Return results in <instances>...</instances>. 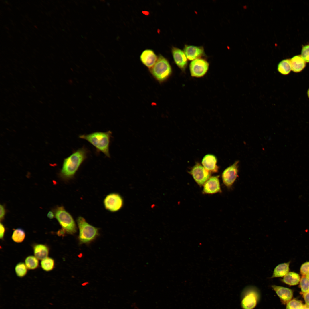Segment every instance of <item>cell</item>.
I'll use <instances>...</instances> for the list:
<instances>
[{
	"label": "cell",
	"instance_id": "1",
	"mask_svg": "<svg viewBox=\"0 0 309 309\" xmlns=\"http://www.w3.org/2000/svg\"><path fill=\"white\" fill-rule=\"evenodd\" d=\"M88 153V149L83 146L65 158L60 171L61 177L66 179L73 177L81 165L87 158Z\"/></svg>",
	"mask_w": 309,
	"mask_h": 309
},
{
	"label": "cell",
	"instance_id": "2",
	"mask_svg": "<svg viewBox=\"0 0 309 309\" xmlns=\"http://www.w3.org/2000/svg\"><path fill=\"white\" fill-rule=\"evenodd\" d=\"M112 132H97L89 134L80 135L79 138L85 140L93 146L98 152H102L110 158L109 148Z\"/></svg>",
	"mask_w": 309,
	"mask_h": 309
},
{
	"label": "cell",
	"instance_id": "3",
	"mask_svg": "<svg viewBox=\"0 0 309 309\" xmlns=\"http://www.w3.org/2000/svg\"><path fill=\"white\" fill-rule=\"evenodd\" d=\"M54 213L56 218L62 227L61 229L57 232L58 235H73L76 232L77 227L74 219L64 207H57Z\"/></svg>",
	"mask_w": 309,
	"mask_h": 309
},
{
	"label": "cell",
	"instance_id": "4",
	"mask_svg": "<svg viewBox=\"0 0 309 309\" xmlns=\"http://www.w3.org/2000/svg\"><path fill=\"white\" fill-rule=\"evenodd\" d=\"M153 78L160 84L167 80L171 76L172 70L168 60L159 54L154 66L149 69Z\"/></svg>",
	"mask_w": 309,
	"mask_h": 309
},
{
	"label": "cell",
	"instance_id": "5",
	"mask_svg": "<svg viewBox=\"0 0 309 309\" xmlns=\"http://www.w3.org/2000/svg\"><path fill=\"white\" fill-rule=\"evenodd\" d=\"M77 221L79 229L78 240L80 244L89 243L99 235V229L88 223L83 217H79Z\"/></svg>",
	"mask_w": 309,
	"mask_h": 309
},
{
	"label": "cell",
	"instance_id": "6",
	"mask_svg": "<svg viewBox=\"0 0 309 309\" xmlns=\"http://www.w3.org/2000/svg\"><path fill=\"white\" fill-rule=\"evenodd\" d=\"M260 299L259 290L255 287L249 286L243 290L241 294V305L243 309H253Z\"/></svg>",
	"mask_w": 309,
	"mask_h": 309
},
{
	"label": "cell",
	"instance_id": "7",
	"mask_svg": "<svg viewBox=\"0 0 309 309\" xmlns=\"http://www.w3.org/2000/svg\"><path fill=\"white\" fill-rule=\"evenodd\" d=\"M209 64L205 60L201 58L192 61L189 65V69L192 76L201 77L206 73L209 69Z\"/></svg>",
	"mask_w": 309,
	"mask_h": 309
},
{
	"label": "cell",
	"instance_id": "8",
	"mask_svg": "<svg viewBox=\"0 0 309 309\" xmlns=\"http://www.w3.org/2000/svg\"><path fill=\"white\" fill-rule=\"evenodd\" d=\"M239 161H237L223 172L222 178L224 184L228 188L231 187L238 177Z\"/></svg>",
	"mask_w": 309,
	"mask_h": 309
},
{
	"label": "cell",
	"instance_id": "9",
	"mask_svg": "<svg viewBox=\"0 0 309 309\" xmlns=\"http://www.w3.org/2000/svg\"><path fill=\"white\" fill-rule=\"evenodd\" d=\"M189 173L200 186L203 185L210 177L211 173L198 163L192 167Z\"/></svg>",
	"mask_w": 309,
	"mask_h": 309
},
{
	"label": "cell",
	"instance_id": "10",
	"mask_svg": "<svg viewBox=\"0 0 309 309\" xmlns=\"http://www.w3.org/2000/svg\"><path fill=\"white\" fill-rule=\"evenodd\" d=\"M104 207L107 210L112 212L117 211L122 207L123 201L118 194L112 193L107 195L104 200Z\"/></svg>",
	"mask_w": 309,
	"mask_h": 309
},
{
	"label": "cell",
	"instance_id": "11",
	"mask_svg": "<svg viewBox=\"0 0 309 309\" xmlns=\"http://www.w3.org/2000/svg\"><path fill=\"white\" fill-rule=\"evenodd\" d=\"M221 192L218 176L210 177L203 185L204 194H211Z\"/></svg>",
	"mask_w": 309,
	"mask_h": 309
},
{
	"label": "cell",
	"instance_id": "12",
	"mask_svg": "<svg viewBox=\"0 0 309 309\" xmlns=\"http://www.w3.org/2000/svg\"><path fill=\"white\" fill-rule=\"evenodd\" d=\"M171 52L175 62L182 71H185L187 65V59L184 51L172 47Z\"/></svg>",
	"mask_w": 309,
	"mask_h": 309
},
{
	"label": "cell",
	"instance_id": "13",
	"mask_svg": "<svg viewBox=\"0 0 309 309\" xmlns=\"http://www.w3.org/2000/svg\"><path fill=\"white\" fill-rule=\"evenodd\" d=\"M183 51L188 60L193 61L201 58L205 55L204 48L203 46H197L185 45Z\"/></svg>",
	"mask_w": 309,
	"mask_h": 309
},
{
	"label": "cell",
	"instance_id": "14",
	"mask_svg": "<svg viewBox=\"0 0 309 309\" xmlns=\"http://www.w3.org/2000/svg\"><path fill=\"white\" fill-rule=\"evenodd\" d=\"M158 57L153 50L147 49L142 52L140 58L142 64L149 69L154 64Z\"/></svg>",
	"mask_w": 309,
	"mask_h": 309
},
{
	"label": "cell",
	"instance_id": "15",
	"mask_svg": "<svg viewBox=\"0 0 309 309\" xmlns=\"http://www.w3.org/2000/svg\"><path fill=\"white\" fill-rule=\"evenodd\" d=\"M271 287L279 297L282 304L287 303L292 298L293 292L291 289L276 285H272Z\"/></svg>",
	"mask_w": 309,
	"mask_h": 309
},
{
	"label": "cell",
	"instance_id": "16",
	"mask_svg": "<svg viewBox=\"0 0 309 309\" xmlns=\"http://www.w3.org/2000/svg\"><path fill=\"white\" fill-rule=\"evenodd\" d=\"M216 157L211 154H207L203 158L202 163L204 167L210 172H217L218 167L217 165Z\"/></svg>",
	"mask_w": 309,
	"mask_h": 309
},
{
	"label": "cell",
	"instance_id": "17",
	"mask_svg": "<svg viewBox=\"0 0 309 309\" xmlns=\"http://www.w3.org/2000/svg\"><path fill=\"white\" fill-rule=\"evenodd\" d=\"M291 70L295 73L301 72L305 68L306 62L301 55H296L290 59Z\"/></svg>",
	"mask_w": 309,
	"mask_h": 309
},
{
	"label": "cell",
	"instance_id": "18",
	"mask_svg": "<svg viewBox=\"0 0 309 309\" xmlns=\"http://www.w3.org/2000/svg\"><path fill=\"white\" fill-rule=\"evenodd\" d=\"M34 254L38 259L42 260L47 257L49 249L47 246L41 244L35 245L33 247Z\"/></svg>",
	"mask_w": 309,
	"mask_h": 309
},
{
	"label": "cell",
	"instance_id": "19",
	"mask_svg": "<svg viewBox=\"0 0 309 309\" xmlns=\"http://www.w3.org/2000/svg\"><path fill=\"white\" fill-rule=\"evenodd\" d=\"M290 262L283 263L277 265L274 269L271 278L282 277L285 276L289 271Z\"/></svg>",
	"mask_w": 309,
	"mask_h": 309
},
{
	"label": "cell",
	"instance_id": "20",
	"mask_svg": "<svg viewBox=\"0 0 309 309\" xmlns=\"http://www.w3.org/2000/svg\"><path fill=\"white\" fill-rule=\"evenodd\" d=\"M300 280V277L298 274L294 272H290L284 276L282 281L289 285H295L298 284Z\"/></svg>",
	"mask_w": 309,
	"mask_h": 309
},
{
	"label": "cell",
	"instance_id": "21",
	"mask_svg": "<svg viewBox=\"0 0 309 309\" xmlns=\"http://www.w3.org/2000/svg\"><path fill=\"white\" fill-rule=\"evenodd\" d=\"M277 70L283 75L289 74L292 70L290 59H285L281 61L278 65Z\"/></svg>",
	"mask_w": 309,
	"mask_h": 309
},
{
	"label": "cell",
	"instance_id": "22",
	"mask_svg": "<svg viewBox=\"0 0 309 309\" xmlns=\"http://www.w3.org/2000/svg\"><path fill=\"white\" fill-rule=\"evenodd\" d=\"M25 231L21 228L15 229L12 235V239L15 242L17 243L22 242L25 239Z\"/></svg>",
	"mask_w": 309,
	"mask_h": 309
},
{
	"label": "cell",
	"instance_id": "23",
	"mask_svg": "<svg viewBox=\"0 0 309 309\" xmlns=\"http://www.w3.org/2000/svg\"><path fill=\"white\" fill-rule=\"evenodd\" d=\"M25 263L27 268L30 270H34L38 268L39 262L38 259L36 257L31 255L26 258Z\"/></svg>",
	"mask_w": 309,
	"mask_h": 309
},
{
	"label": "cell",
	"instance_id": "24",
	"mask_svg": "<svg viewBox=\"0 0 309 309\" xmlns=\"http://www.w3.org/2000/svg\"><path fill=\"white\" fill-rule=\"evenodd\" d=\"M41 264V267L43 270L49 271L52 270L54 268V261L53 259L47 257L42 260Z\"/></svg>",
	"mask_w": 309,
	"mask_h": 309
},
{
	"label": "cell",
	"instance_id": "25",
	"mask_svg": "<svg viewBox=\"0 0 309 309\" xmlns=\"http://www.w3.org/2000/svg\"><path fill=\"white\" fill-rule=\"evenodd\" d=\"M15 271L18 276L22 277L26 274L27 272V268L24 263L20 262L15 266Z\"/></svg>",
	"mask_w": 309,
	"mask_h": 309
},
{
	"label": "cell",
	"instance_id": "26",
	"mask_svg": "<svg viewBox=\"0 0 309 309\" xmlns=\"http://www.w3.org/2000/svg\"><path fill=\"white\" fill-rule=\"evenodd\" d=\"M303 306L300 301L293 299L287 303L286 309H303Z\"/></svg>",
	"mask_w": 309,
	"mask_h": 309
},
{
	"label": "cell",
	"instance_id": "27",
	"mask_svg": "<svg viewBox=\"0 0 309 309\" xmlns=\"http://www.w3.org/2000/svg\"><path fill=\"white\" fill-rule=\"evenodd\" d=\"M300 286L302 293L309 292V280L305 276L302 277L300 281Z\"/></svg>",
	"mask_w": 309,
	"mask_h": 309
},
{
	"label": "cell",
	"instance_id": "28",
	"mask_svg": "<svg viewBox=\"0 0 309 309\" xmlns=\"http://www.w3.org/2000/svg\"><path fill=\"white\" fill-rule=\"evenodd\" d=\"M301 56L306 62H309V45L303 47Z\"/></svg>",
	"mask_w": 309,
	"mask_h": 309
},
{
	"label": "cell",
	"instance_id": "29",
	"mask_svg": "<svg viewBox=\"0 0 309 309\" xmlns=\"http://www.w3.org/2000/svg\"><path fill=\"white\" fill-rule=\"evenodd\" d=\"M300 272L303 276H305L309 273V262L302 264L300 268Z\"/></svg>",
	"mask_w": 309,
	"mask_h": 309
},
{
	"label": "cell",
	"instance_id": "30",
	"mask_svg": "<svg viewBox=\"0 0 309 309\" xmlns=\"http://www.w3.org/2000/svg\"><path fill=\"white\" fill-rule=\"evenodd\" d=\"M0 238L1 239H3V238L4 237V234L5 231V229L4 225L1 223H0Z\"/></svg>",
	"mask_w": 309,
	"mask_h": 309
},
{
	"label": "cell",
	"instance_id": "31",
	"mask_svg": "<svg viewBox=\"0 0 309 309\" xmlns=\"http://www.w3.org/2000/svg\"><path fill=\"white\" fill-rule=\"evenodd\" d=\"M303 294L306 305L309 306V292Z\"/></svg>",
	"mask_w": 309,
	"mask_h": 309
},
{
	"label": "cell",
	"instance_id": "32",
	"mask_svg": "<svg viewBox=\"0 0 309 309\" xmlns=\"http://www.w3.org/2000/svg\"><path fill=\"white\" fill-rule=\"evenodd\" d=\"M0 219L1 221L3 219L5 214V210L3 206L1 205L0 206Z\"/></svg>",
	"mask_w": 309,
	"mask_h": 309
},
{
	"label": "cell",
	"instance_id": "33",
	"mask_svg": "<svg viewBox=\"0 0 309 309\" xmlns=\"http://www.w3.org/2000/svg\"><path fill=\"white\" fill-rule=\"evenodd\" d=\"M47 216L49 219H52L54 217V215L52 211H49L47 214Z\"/></svg>",
	"mask_w": 309,
	"mask_h": 309
},
{
	"label": "cell",
	"instance_id": "34",
	"mask_svg": "<svg viewBox=\"0 0 309 309\" xmlns=\"http://www.w3.org/2000/svg\"><path fill=\"white\" fill-rule=\"evenodd\" d=\"M303 309H309V306L306 305H304Z\"/></svg>",
	"mask_w": 309,
	"mask_h": 309
},
{
	"label": "cell",
	"instance_id": "35",
	"mask_svg": "<svg viewBox=\"0 0 309 309\" xmlns=\"http://www.w3.org/2000/svg\"><path fill=\"white\" fill-rule=\"evenodd\" d=\"M307 96H308V98H309V88L308 90L307 91Z\"/></svg>",
	"mask_w": 309,
	"mask_h": 309
},
{
	"label": "cell",
	"instance_id": "36",
	"mask_svg": "<svg viewBox=\"0 0 309 309\" xmlns=\"http://www.w3.org/2000/svg\"><path fill=\"white\" fill-rule=\"evenodd\" d=\"M305 276L309 280V273L306 275Z\"/></svg>",
	"mask_w": 309,
	"mask_h": 309
}]
</instances>
